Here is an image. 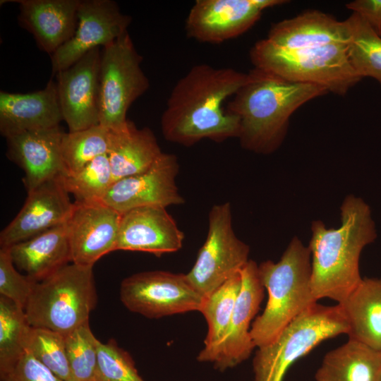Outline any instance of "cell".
<instances>
[{"instance_id": "9a60e30c", "label": "cell", "mask_w": 381, "mask_h": 381, "mask_svg": "<svg viewBox=\"0 0 381 381\" xmlns=\"http://www.w3.org/2000/svg\"><path fill=\"white\" fill-rule=\"evenodd\" d=\"M101 52L94 49L56 73L59 100L70 132L99 124Z\"/></svg>"}, {"instance_id": "5bb4252c", "label": "cell", "mask_w": 381, "mask_h": 381, "mask_svg": "<svg viewBox=\"0 0 381 381\" xmlns=\"http://www.w3.org/2000/svg\"><path fill=\"white\" fill-rule=\"evenodd\" d=\"M179 171L176 156L162 152L147 170L114 182L102 202L121 214L140 207L183 204L176 183Z\"/></svg>"}, {"instance_id": "d6a6232c", "label": "cell", "mask_w": 381, "mask_h": 381, "mask_svg": "<svg viewBox=\"0 0 381 381\" xmlns=\"http://www.w3.org/2000/svg\"><path fill=\"white\" fill-rule=\"evenodd\" d=\"M71 381L95 380L98 339L87 322L64 336Z\"/></svg>"}, {"instance_id": "83f0119b", "label": "cell", "mask_w": 381, "mask_h": 381, "mask_svg": "<svg viewBox=\"0 0 381 381\" xmlns=\"http://www.w3.org/2000/svg\"><path fill=\"white\" fill-rule=\"evenodd\" d=\"M109 142V131L99 124L64 133L61 153L65 177L78 173L95 158L107 155Z\"/></svg>"}, {"instance_id": "30bf717a", "label": "cell", "mask_w": 381, "mask_h": 381, "mask_svg": "<svg viewBox=\"0 0 381 381\" xmlns=\"http://www.w3.org/2000/svg\"><path fill=\"white\" fill-rule=\"evenodd\" d=\"M205 298L186 274L163 270L132 274L120 286V299L125 307L149 318L200 311Z\"/></svg>"}, {"instance_id": "44dd1931", "label": "cell", "mask_w": 381, "mask_h": 381, "mask_svg": "<svg viewBox=\"0 0 381 381\" xmlns=\"http://www.w3.org/2000/svg\"><path fill=\"white\" fill-rule=\"evenodd\" d=\"M81 0H18V22L50 55L69 41L78 25Z\"/></svg>"}, {"instance_id": "e0dca14e", "label": "cell", "mask_w": 381, "mask_h": 381, "mask_svg": "<svg viewBox=\"0 0 381 381\" xmlns=\"http://www.w3.org/2000/svg\"><path fill=\"white\" fill-rule=\"evenodd\" d=\"M121 214L102 201L74 202L67 222L72 262L93 266L116 250Z\"/></svg>"}, {"instance_id": "d590c367", "label": "cell", "mask_w": 381, "mask_h": 381, "mask_svg": "<svg viewBox=\"0 0 381 381\" xmlns=\"http://www.w3.org/2000/svg\"><path fill=\"white\" fill-rule=\"evenodd\" d=\"M0 379L1 381H64L28 351Z\"/></svg>"}, {"instance_id": "ac0fdd59", "label": "cell", "mask_w": 381, "mask_h": 381, "mask_svg": "<svg viewBox=\"0 0 381 381\" xmlns=\"http://www.w3.org/2000/svg\"><path fill=\"white\" fill-rule=\"evenodd\" d=\"M64 133L57 126L6 138V157L23 170V182L27 193L49 180L65 177L61 153Z\"/></svg>"}, {"instance_id": "74e56055", "label": "cell", "mask_w": 381, "mask_h": 381, "mask_svg": "<svg viewBox=\"0 0 381 381\" xmlns=\"http://www.w3.org/2000/svg\"><path fill=\"white\" fill-rule=\"evenodd\" d=\"M92 381H95V380H92Z\"/></svg>"}, {"instance_id": "4fadbf2b", "label": "cell", "mask_w": 381, "mask_h": 381, "mask_svg": "<svg viewBox=\"0 0 381 381\" xmlns=\"http://www.w3.org/2000/svg\"><path fill=\"white\" fill-rule=\"evenodd\" d=\"M130 16L111 0H81L73 37L51 56L52 72L64 70L90 51L105 47L128 32Z\"/></svg>"}, {"instance_id": "603a6c76", "label": "cell", "mask_w": 381, "mask_h": 381, "mask_svg": "<svg viewBox=\"0 0 381 381\" xmlns=\"http://www.w3.org/2000/svg\"><path fill=\"white\" fill-rule=\"evenodd\" d=\"M7 248L15 267L35 282L72 262L67 223Z\"/></svg>"}, {"instance_id": "7402d4cb", "label": "cell", "mask_w": 381, "mask_h": 381, "mask_svg": "<svg viewBox=\"0 0 381 381\" xmlns=\"http://www.w3.org/2000/svg\"><path fill=\"white\" fill-rule=\"evenodd\" d=\"M265 39L282 49H298L346 44L350 32L346 20L339 21L328 14L313 10L274 24Z\"/></svg>"}, {"instance_id": "4316f807", "label": "cell", "mask_w": 381, "mask_h": 381, "mask_svg": "<svg viewBox=\"0 0 381 381\" xmlns=\"http://www.w3.org/2000/svg\"><path fill=\"white\" fill-rule=\"evenodd\" d=\"M346 21L350 32L347 54L352 68L361 78H373L381 85V37L356 13Z\"/></svg>"}, {"instance_id": "e575fe53", "label": "cell", "mask_w": 381, "mask_h": 381, "mask_svg": "<svg viewBox=\"0 0 381 381\" xmlns=\"http://www.w3.org/2000/svg\"><path fill=\"white\" fill-rule=\"evenodd\" d=\"M36 282L15 267L9 250L0 249V295L25 308Z\"/></svg>"}, {"instance_id": "3957f363", "label": "cell", "mask_w": 381, "mask_h": 381, "mask_svg": "<svg viewBox=\"0 0 381 381\" xmlns=\"http://www.w3.org/2000/svg\"><path fill=\"white\" fill-rule=\"evenodd\" d=\"M328 92L324 86L290 81L254 68L225 110L239 119L238 138L242 147L270 154L282 143L291 114L309 100Z\"/></svg>"}, {"instance_id": "5b68a950", "label": "cell", "mask_w": 381, "mask_h": 381, "mask_svg": "<svg viewBox=\"0 0 381 381\" xmlns=\"http://www.w3.org/2000/svg\"><path fill=\"white\" fill-rule=\"evenodd\" d=\"M97 300L93 266L71 262L36 282L24 310L30 326L65 336L89 322Z\"/></svg>"}, {"instance_id": "f1b7e54d", "label": "cell", "mask_w": 381, "mask_h": 381, "mask_svg": "<svg viewBox=\"0 0 381 381\" xmlns=\"http://www.w3.org/2000/svg\"><path fill=\"white\" fill-rule=\"evenodd\" d=\"M30 327L24 308L0 295V377L25 353V340Z\"/></svg>"}, {"instance_id": "4dcf8cb0", "label": "cell", "mask_w": 381, "mask_h": 381, "mask_svg": "<svg viewBox=\"0 0 381 381\" xmlns=\"http://www.w3.org/2000/svg\"><path fill=\"white\" fill-rule=\"evenodd\" d=\"M114 182L107 155L95 158L78 173L64 177L66 190L77 202L103 201Z\"/></svg>"}, {"instance_id": "52a82bcc", "label": "cell", "mask_w": 381, "mask_h": 381, "mask_svg": "<svg viewBox=\"0 0 381 381\" xmlns=\"http://www.w3.org/2000/svg\"><path fill=\"white\" fill-rule=\"evenodd\" d=\"M348 332L347 320L339 304L313 303L293 320L272 344L258 349L253 361L254 381H282L296 360L322 341Z\"/></svg>"}, {"instance_id": "8992f818", "label": "cell", "mask_w": 381, "mask_h": 381, "mask_svg": "<svg viewBox=\"0 0 381 381\" xmlns=\"http://www.w3.org/2000/svg\"><path fill=\"white\" fill-rule=\"evenodd\" d=\"M347 44L285 49L264 39L251 48L250 56L254 68L290 81L322 85L344 95L362 79L350 64Z\"/></svg>"}, {"instance_id": "d4e9b609", "label": "cell", "mask_w": 381, "mask_h": 381, "mask_svg": "<svg viewBox=\"0 0 381 381\" xmlns=\"http://www.w3.org/2000/svg\"><path fill=\"white\" fill-rule=\"evenodd\" d=\"M315 379L316 381H381V350L349 339L325 354Z\"/></svg>"}, {"instance_id": "7a4b0ae2", "label": "cell", "mask_w": 381, "mask_h": 381, "mask_svg": "<svg viewBox=\"0 0 381 381\" xmlns=\"http://www.w3.org/2000/svg\"><path fill=\"white\" fill-rule=\"evenodd\" d=\"M341 225L327 229L321 221L311 224L308 246L311 254V291L315 301L327 298L344 302L362 280L359 260L365 246L377 237L368 205L347 195L341 206Z\"/></svg>"}, {"instance_id": "1f68e13d", "label": "cell", "mask_w": 381, "mask_h": 381, "mask_svg": "<svg viewBox=\"0 0 381 381\" xmlns=\"http://www.w3.org/2000/svg\"><path fill=\"white\" fill-rule=\"evenodd\" d=\"M25 349L64 381H71L64 335L55 331L30 327Z\"/></svg>"}, {"instance_id": "cb8c5ba5", "label": "cell", "mask_w": 381, "mask_h": 381, "mask_svg": "<svg viewBox=\"0 0 381 381\" xmlns=\"http://www.w3.org/2000/svg\"><path fill=\"white\" fill-rule=\"evenodd\" d=\"M162 153L148 127L138 128L128 120L122 129L109 131L107 157L114 182L147 170Z\"/></svg>"}, {"instance_id": "7c38bea8", "label": "cell", "mask_w": 381, "mask_h": 381, "mask_svg": "<svg viewBox=\"0 0 381 381\" xmlns=\"http://www.w3.org/2000/svg\"><path fill=\"white\" fill-rule=\"evenodd\" d=\"M286 3L283 0H197L186 20L188 37L219 44L249 30L263 11Z\"/></svg>"}, {"instance_id": "ba28073f", "label": "cell", "mask_w": 381, "mask_h": 381, "mask_svg": "<svg viewBox=\"0 0 381 381\" xmlns=\"http://www.w3.org/2000/svg\"><path fill=\"white\" fill-rule=\"evenodd\" d=\"M142 61L128 32L102 49L99 125L110 131L126 126L129 107L150 87Z\"/></svg>"}, {"instance_id": "2e32d148", "label": "cell", "mask_w": 381, "mask_h": 381, "mask_svg": "<svg viewBox=\"0 0 381 381\" xmlns=\"http://www.w3.org/2000/svg\"><path fill=\"white\" fill-rule=\"evenodd\" d=\"M68 194L64 176L49 180L28 193L21 210L1 231V248H9L67 223L74 207Z\"/></svg>"}, {"instance_id": "8d00e7d4", "label": "cell", "mask_w": 381, "mask_h": 381, "mask_svg": "<svg viewBox=\"0 0 381 381\" xmlns=\"http://www.w3.org/2000/svg\"><path fill=\"white\" fill-rule=\"evenodd\" d=\"M346 6L362 17L381 37V0H356Z\"/></svg>"}, {"instance_id": "6da1fadb", "label": "cell", "mask_w": 381, "mask_h": 381, "mask_svg": "<svg viewBox=\"0 0 381 381\" xmlns=\"http://www.w3.org/2000/svg\"><path fill=\"white\" fill-rule=\"evenodd\" d=\"M248 80V73L207 64L193 66L174 86L161 116L165 140L191 146L239 135V119L222 107Z\"/></svg>"}, {"instance_id": "8fae6325", "label": "cell", "mask_w": 381, "mask_h": 381, "mask_svg": "<svg viewBox=\"0 0 381 381\" xmlns=\"http://www.w3.org/2000/svg\"><path fill=\"white\" fill-rule=\"evenodd\" d=\"M241 286L227 332L217 344L202 349L200 362L212 363L221 371L234 368L248 359L255 348L250 335V324L264 298V286L258 274V265L252 260L240 271Z\"/></svg>"}, {"instance_id": "484cf974", "label": "cell", "mask_w": 381, "mask_h": 381, "mask_svg": "<svg viewBox=\"0 0 381 381\" xmlns=\"http://www.w3.org/2000/svg\"><path fill=\"white\" fill-rule=\"evenodd\" d=\"M339 304L349 325V339L381 350V278H363Z\"/></svg>"}, {"instance_id": "ffe728a7", "label": "cell", "mask_w": 381, "mask_h": 381, "mask_svg": "<svg viewBox=\"0 0 381 381\" xmlns=\"http://www.w3.org/2000/svg\"><path fill=\"white\" fill-rule=\"evenodd\" d=\"M63 120L56 83L52 79L43 89L32 92H0V132L5 138L55 128Z\"/></svg>"}, {"instance_id": "836d02e7", "label": "cell", "mask_w": 381, "mask_h": 381, "mask_svg": "<svg viewBox=\"0 0 381 381\" xmlns=\"http://www.w3.org/2000/svg\"><path fill=\"white\" fill-rule=\"evenodd\" d=\"M95 381H145L138 374L130 354L114 339L97 343Z\"/></svg>"}, {"instance_id": "d6986e66", "label": "cell", "mask_w": 381, "mask_h": 381, "mask_svg": "<svg viewBox=\"0 0 381 381\" xmlns=\"http://www.w3.org/2000/svg\"><path fill=\"white\" fill-rule=\"evenodd\" d=\"M184 236L165 207H140L121 214L116 250L159 257L179 250Z\"/></svg>"}, {"instance_id": "f546056e", "label": "cell", "mask_w": 381, "mask_h": 381, "mask_svg": "<svg viewBox=\"0 0 381 381\" xmlns=\"http://www.w3.org/2000/svg\"><path fill=\"white\" fill-rule=\"evenodd\" d=\"M241 286L240 273L205 298L200 312L207 324L202 349L213 347L225 336Z\"/></svg>"}, {"instance_id": "277c9868", "label": "cell", "mask_w": 381, "mask_h": 381, "mask_svg": "<svg viewBox=\"0 0 381 381\" xmlns=\"http://www.w3.org/2000/svg\"><path fill=\"white\" fill-rule=\"evenodd\" d=\"M258 274L268 298L262 313L251 325L255 347L272 344L284 329L308 308L316 303L311 291V254L296 236L280 260L258 265Z\"/></svg>"}, {"instance_id": "9c48e42d", "label": "cell", "mask_w": 381, "mask_h": 381, "mask_svg": "<svg viewBox=\"0 0 381 381\" xmlns=\"http://www.w3.org/2000/svg\"><path fill=\"white\" fill-rule=\"evenodd\" d=\"M249 246L236 235L231 203L214 205L208 215V232L186 276L206 297L240 271L249 261Z\"/></svg>"}]
</instances>
